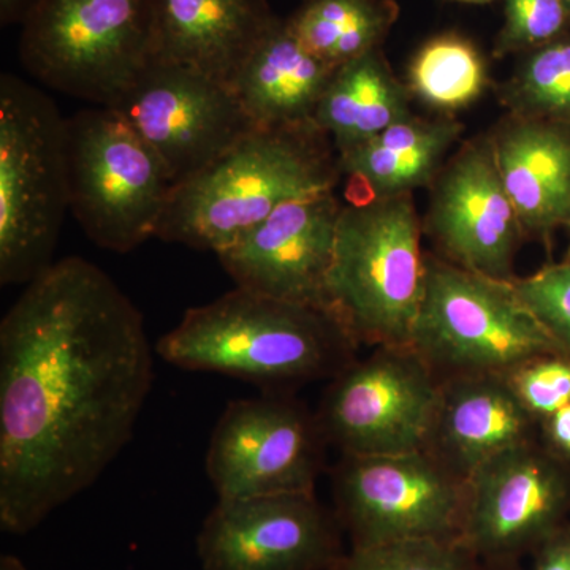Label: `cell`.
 Here are the masks:
<instances>
[{"mask_svg": "<svg viewBox=\"0 0 570 570\" xmlns=\"http://www.w3.org/2000/svg\"><path fill=\"white\" fill-rule=\"evenodd\" d=\"M422 234L414 194L344 205L326 299L356 344L411 346L425 288Z\"/></svg>", "mask_w": 570, "mask_h": 570, "instance_id": "5", "label": "cell"}, {"mask_svg": "<svg viewBox=\"0 0 570 570\" xmlns=\"http://www.w3.org/2000/svg\"><path fill=\"white\" fill-rule=\"evenodd\" d=\"M412 97L444 115L478 102L489 86L479 48L459 33H441L423 43L407 69Z\"/></svg>", "mask_w": 570, "mask_h": 570, "instance_id": "24", "label": "cell"}, {"mask_svg": "<svg viewBox=\"0 0 570 570\" xmlns=\"http://www.w3.org/2000/svg\"><path fill=\"white\" fill-rule=\"evenodd\" d=\"M355 346L326 311L235 287L187 309L160 337L156 352L179 370L223 374L276 393L335 377L354 362Z\"/></svg>", "mask_w": 570, "mask_h": 570, "instance_id": "2", "label": "cell"}, {"mask_svg": "<svg viewBox=\"0 0 570 570\" xmlns=\"http://www.w3.org/2000/svg\"><path fill=\"white\" fill-rule=\"evenodd\" d=\"M411 92L397 80L382 48L343 63L318 102L314 122L343 156L396 122L414 116Z\"/></svg>", "mask_w": 570, "mask_h": 570, "instance_id": "22", "label": "cell"}, {"mask_svg": "<svg viewBox=\"0 0 570 570\" xmlns=\"http://www.w3.org/2000/svg\"><path fill=\"white\" fill-rule=\"evenodd\" d=\"M157 59L230 86L277 20L268 0H154Z\"/></svg>", "mask_w": 570, "mask_h": 570, "instance_id": "18", "label": "cell"}, {"mask_svg": "<svg viewBox=\"0 0 570 570\" xmlns=\"http://www.w3.org/2000/svg\"><path fill=\"white\" fill-rule=\"evenodd\" d=\"M411 346L444 379L508 374L561 352L513 281L479 275L431 254Z\"/></svg>", "mask_w": 570, "mask_h": 570, "instance_id": "7", "label": "cell"}, {"mask_svg": "<svg viewBox=\"0 0 570 570\" xmlns=\"http://www.w3.org/2000/svg\"><path fill=\"white\" fill-rule=\"evenodd\" d=\"M490 138L524 235L543 236L570 225L568 126L509 115Z\"/></svg>", "mask_w": 570, "mask_h": 570, "instance_id": "19", "label": "cell"}, {"mask_svg": "<svg viewBox=\"0 0 570 570\" xmlns=\"http://www.w3.org/2000/svg\"><path fill=\"white\" fill-rule=\"evenodd\" d=\"M0 570H29L24 562L13 554H2L0 558Z\"/></svg>", "mask_w": 570, "mask_h": 570, "instance_id": "33", "label": "cell"}, {"mask_svg": "<svg viewBox=\"0 0 570 570\" xmlns=\"http://www.w3.org/2000/svg\"><path fill=\"white\" fill-rule=\"evenodd\" d=\"M70 212L69 118L48 94L0 77V284L28 285L55 261Z\"/></svg>", "mask_w": 570, "mask_h": 570, "instance_id": "4", "label": "cell"}, {"mask_svg": "<svg viewBox=\"0 0 570 570\" xmlns=\"http://www.w3.org/2000/svg\"><path fill=\"white\" fill-rule=\"evenodd\" d=\"M430 189L423 227L442 258L479 275L515 281L513 265L527 235L499 174L490 134L461 145Z\"/></svg>", "mask_w": 570, "mask_h": 570, "instance_id": "14", "label": "cell"}, {"mask_svg": "<svg viewBox=\"0 0 570 570\" xmlns=\"http://www.w3.org/2000/svg\"><path fill=\"white\" fill-rule=\"evenodd\" d=\"M564 2H566V6H568V9L570 11V0H564Z\"/></svg>", "mask_w": 570, "mask_h": 570, "instance_id": "36", "label": "cell"}, {"mask_svg": "<svg viewBox=\"0 0 570 570\" xmlns=\"http://www.w3.org/2000/svg\"><path fill=\"white\" fill-rule=\"evenodd\" d=\"M33 0H0V22L2 26L21 24Z\"/></svg>", "mask_w": 570, "mask_h": 570, "instance_id": "32", "label": "cell"}, {"mask_svg": "<svg viewBox=\"0 0 570 570\" xmlns=\"http://www.w3.org/2000/svg\"><path fill=\"white\" fill-rule=\"evenodd\" d=\"M343 208L335 189L296 197L217 258L236 287L330 313L326 283Z\"/></svg>", "mask_w": 570, "mask_h": 570, "instance_id": "15", "label": "cell"}, {"mask_svg": "<svg viewBox=\"0 0 570 570\" xmlns=\"http://www.w3.org/2000/svg\"><path fill=\"white\" fill-rule=\"evenodd\" d=\"M397 18L395 0H303L285 21L311 55L337 69L382 48Z\"/></svg>", "mask_w": 570, "mask_h": 570, "instance_id": "23", "label": "cell"}, {"mask_svg": "<svg viewBox=\"0 0 570 570\" xmlns=\"http://www.w3.org/2000/svg\"><path fill=\"white\" fill-rule=\"evenodd\" d=\"M468 570H515L508 566V561H487V564L479 566L478 562L471 566Z\"/></svg>", "mask_w": 570, "mask_h": 570, "instance_id": "34", "label": "cell"}, {"mask_svg": "<svg viewBox=\"0 0 570 570\" xmlns=\"http://www.w3.org/2000/svg\"><path fill=\"white\" fill-rule=\"evenodd\" d=\"M69 178L81 230L116 254L156 238L175 187L160 157L111 107L69 118Z\"/></svg>", "mask_w": 570, "mask_h": 570, "instance_id": "8", "label": "cell"}, {"mask_svg": "<svg viewBox=\"0 0 570 570\" xmlns=\"http://www.w3.org/2000/svg\"><path fill=\"white\" fill-rule=\"evenodd\" d=\"M534 570H570V535L553 532L540 542Z\"/></svg>", "mask_w": 570, "mask_h": 570, "instance_id": "30", "label": "cell"}, {"mask_svg": "<svg viewBox=\"0 0 570 570\" xmlns=\"http://www.w3.org/2000/svg\"><path fill=\"white\" fill-rule=\"evenodd\" d=\"M111 108L151 146L175 186L255 129L230 86L160 59Z\"/></svg>", "mask_w": 570, "mask_h": 570, "instance_id": "12", "label": "cell"}, {"mask_svg": "<svg viewBox=\"0 0 570 570\" xmlns=\"http://www.w3.org/2000/svg\"><path fill=\"white\" fill-rule=\"evenodd\" d=\"M532 419L505 374L442 379L426 452L466 483L501 453L530 444Z\"/></svg>", "mask_w": 570, "mask_h": 570, "instance_id": "17", "label": "cell"}, {"mask_svg": "<svg viewBox=\"0 0 570 570\" xmlns=\"http://www.w3.org/2000/svg\"><path fill=\"white\" fill-rule=\"evenodd\" d=\"M336 517L352 549L397 540L463 542L466 483L426 450L343 455L333 475Z\"/></svg>", "mask_w": 570, "mask_h": 570, "instance_id": "9", "label": "cell"}, {"mask_svg": "<svg viewBox=\"0 0 570 570\" xmlns=\"http://www.w3.org/2000/svg\"><path fill=\"white\" fill-rule=\"evenodd\" d=\"M452 2L472 3V6H482V3L493 2V0H452Z\"/></svg>", "mask_w": 570, "mask_h": 570, "instance_id": "35", "label": "cell"}, {"mask_svg": "<svg viewBox=\"0 0 570 570\" xmlns=\"http://www.w3.org/2000/svg\"><path fill=\"white\" fill-rule=\"evenodd\" d=\"M335 70L277 18L236 73L232 91L255 127L313 126Z\"/></svg>", "mask_w": 570, "mask_h": 570, "instance_id": "20", "label": "cell"}, {"mask_svg": "<svg viewBox=\"0 0 570 570\" xmlns=\"http://www.w3.org/2000/svg\"><path fill=\"white\" fill-rule=\"evenodd\" d=\"M543 355L505 374L532 417L547 419L570 404V360Z\"/></svg>", "mask_w": 570, "mask_h": 570, "instance_id": "29", "label": "cell"}, {"mask_svg": "<svg viewBox=\"0 0 570 570\" xmlns=\"http://www.w3.org/2000/svg\"><path fill=\"white\" fill-rule=\"evenodd\" d=\"M341 523L314 493L219 499L197 535L204 570H333Z\"/></svg>", "mask_w": 570, "mask_h": 570, "instance_id": "13", "label": "cell"}, {"mask_svg": "<svg viewBox=\"0 0 570 570\" xmlns=\"http://www.w3.org/2000/svg\"><path fill=\"white\" fill-rule=\"evenodd\" d=\"M441 382L414 347H376L326 389L317 412L326 442L354 456L426 450Z\"/></svg>", "mask_w": 570, "mask_h": 570, "instance_id": "10", "label": "cell"}, {"mask_svg": "<svg viewBox=\"0 0 570 570\" xmlns=\"http://www.w3.org/2000/svg\"><path fill=\"white\" fill-rule=\"evenodd\" d=\"M335 146L313 126L255 127L168 200L156 238L219 254L281 205L336 189Z\"/></svg>", "mask_w": 570, "mask_h": 570, "instance_id": "3", "label": "cell"}, {"mask_svg": "<svg viewBox=\"0 0 570 570\" xmlns=\"http://www.w3.org/2000/svg\"><path fill=\"white\" fill-rule=\"evenodd\" d=\"M475 561L463 542L397 540L352 549L333 570H468Z\"/></svg>", "mask_w": 570, "mask_h": 570, "instance_id": "26", "label": "cell"}, {"mask_svg": "<svg viewBox=\"0 0 570 570\" xmlns=\"http://www.w3.org/2000/svg\"><path fill=\"white\" fill-rule=\"evenodd\" d=\"M569 28L570 11L564 0H504V22L493 56L504 59L527 55L560 39Z\"/></svg>", "mask_w": 570, "mask_h": 570, "instance_id": "27", "label": "cell"}, {"mask_svg": "<svg viewBox=\"0 0 570 570\" xmlns=\"http://www.w3.org/2000/svg\"><path fill=\"white\" fill-rule=\"evenodd\" d=\"M328 444L318 423L284 393L232 401L214 426L206 474L219 499L314 493Z\"/></svg>", "mask_w": 570, "mask_h": 570, "instance_id": "11", "label": "cell"}, {"mask_svg": "<svg viewBox=\"0 0 570 570\" xmlns=\"http://www.w3.org/2000/svg\"><path fill=\"white\" fill-rule=\"evenodd\" d=\"M154 381L145 318L104 269L55 262L0 324V528L24 535L91 489Z\"/></svg>", "mask_w": 570, "mask_h": 570, "instance_id": "1", "label": "cell"}, {"mask_svg": "<svg viewBox=\"0 0 570 570\" xmlns=\"http://www.w3.org/2000/svg\"><path fill=\"white\" fill-rule=\"evenodd\" d=\"M513 284L561 351L570 352V262L547 266Z\"/></svg>", "mask_w": 570, "mask_h": 570, "instance_id": "28", "label": "cell"}, {"mask_svg": "<svg viewBox=\"0 0 570 570\" xmlns=\"http://www.w3.org/2000/svg\"><path fill=\"white\" fill-rule=\"evenodd\" d=\"M546 420L551 444L570 455V404Z\"/></svg>", "mask_w": 570, "mask_h": 570, "instance_id": "31", "label": "cell"}, {"mask_svg": "<svg viewBox=\"0 0 570 570\" xmlns=\"http://www.w3.org/2000/svg\"><path fill=\"white\" fill-rule=\"evenodd\" d=\"M463 130V124L450 115L411 116L337 156L341 175L362 183L371 200L414 194L433 184Z\"/></svg>", "mask_w": 570, "mask_h": 570, "instance_id": "21", "label": "cell"}, {"mask_svg": "<svg viewBox=\"0 0 570 570\" xmlns=\"http://www.w3.org/2000/svg\"><path fill=\"white\" fill-rule=\"evenodd\" d=\"M568 494L560 469L531 444L501 453L466 480L463 543L475 558L512 560L553 534Z\"/></svg>", "mask_w": 570, "mask_h": 570, "instance_id": "16", "label": "cell"}, {"mask_svg": "<svg viewBox=\"0 0 570 570\" xmlns=\"http://www.w3.org/2000/svg\"><path fill=\"white\" fill-rule=\"evenodd\" d=\"M18 56L32 78L112 107L157 59L154 0H33Z\"/></svg>", "mask_w": 570, "mask_h": 570, "instance_id": "6", "label": "cell"}, {"mask_svg": "<svg viewBox=\"0 0 570 570\" xmlns=\"http://www.w3.org/2000/svg\"><path fill=\"white\" fill-rule=\"evenodd\" d=\"M499 100L509 115L570 126V36L521 55Z\"/></svg>", "mask_w": 570, "mask_h": 570, "instance_id": "25", "label": "cell"}]
</instances>
